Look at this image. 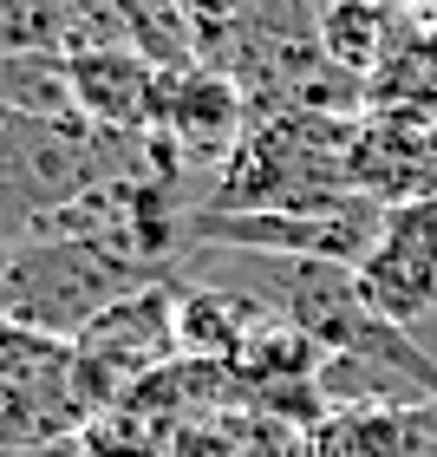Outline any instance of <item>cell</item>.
<instances>
[{"mask_svg": "<svg viewBox=\"0 0 437 457\" xmlns=\"http://www.w3.org/2000/svg\"><path fill=\"white\" fill-rule=\"evenodd\" d=\"M163 275L151 268L111 255L98 242H78V236H27L13 248L7 275H0V314L27 334H46V340H78L86 327L118 307L124 295L151 287Z\"/></svg>", "mask_w": 437, "mask_h": 457, "instance_id": "1", "label": "cell"}, {"mask_svg": "<svg viewBox=\"0 0 437 457\" xmlns=\"http://www.w3.org/2000/svg\"><path fill=\"white\" fill-rule=\"evenodd\" d=\"M78 353V379H86L92 405H111L124 399L131 386H144L151 372L177 366V287L170 281H151L137 295H124L118 307H105L86 334L72 340Z\"/></svg>", "mask_w": 437, "mask_h": 457, "instance_id": "2", "label": "cell"}, {"mask_svg": "<svg viewBox=\"0 0 437 457\" xmlns=\"http://www.w3.org/2000/svg\"><path fill=\"white\" fill-rule=\"evenodd\" d=\"M352 275H359V301L372 307V320L418 334L437 314V196L385 210Z\"/></svg>", "mask_w": 437, "mask_h": 457, "instance_id": "3", "label": "cell"}, {"mask_svg": "<svg viewBox=\"0 0 437 457\" xmlns=\"http://www.w3.org/2000/svg\"><path fill=\"white\" fill-rule=\"evenodd\" d=\"M346 190L379 203V210L437 196L431 124L425 118H399V112H372L346 144Z\"/></svg>", "mask_w": 437, "mask_h": 457, "instance_id": "4", "label": "cell"}, {"mask_svg": "<svg viewBox=\"0 0 437 457\" xmlns=\"http://www.w3.org/2000/svg\"><path fill=\"white\" fill-rule=\"evenodd\" d=\"M66 72H72V105L92 131H105V137L157 131L163 66H151L137 46H86L66 59Z\"/></svg>", "mask_w": 437, "mask_h": 457, "instance_id": "5", "label": "cell"}, {"mask_svg": "<svg viewBox=\"0 0 437 457\" xmlns=\"http://www.w3.org/2000/svg\"><path fill=\"white\" fill-rule=\"evenodd\" d=\"M242 124H248V98L222 66L163 72L157 137H170L177 157H228L242 144Z\"/></svg>", "mask_w": 437, "mask_h": 457, "instance_id": "6", "label": "cell"}, {"mask_svg": "<svg viewBox=\"0 0 437 457\" xmlns=\"http://www.w3.org/2000/svg\"><path fill=\"white\" fill-rule=\"evenodd\" d=\"M0 112L46 118V124L78 118L66 53H0ZM78 124H86V118H78Z\"/></svg>", "mask_w": 437, "mask_h": 457, "instance_id": "7", "label": "cell"}, {"mask_svg": "<svg viewBox=\"0 0 437 457\" xmlns=\"http://www.w3.org/2000/svg\"><path fill=\"white\" fill-rule=\"evenodd\" d=\"M320 59L352 79H372L385 59V13L379 0H326L320 7Z\"/></svg>", "mask_w": 437, "mask_h": 457, "instance_id": "8", "label": "cell"}, {"mask_svg": "<svg viewBox=\"0 0 437 457\" xmlns=\"http://www.w3.org/2000/svg\"><path fill=\"white\" fill-rule=\"evenodd\" d=\"M425 457H437V405L425 411Z\"/></svg>", "mask_w": 437, "mask_h": 457, "instance_id": "9", "label": "cell"}, {"mask_svg": "<svg viewBox=\"0 0 437 457\" xmlns=\"http://www.w3.org/2000/svg\"><path fill=\"white\" fill-rule=\"evenodd\" d=\"M13 248H20V242L7 236V228H0V275H7V262H13Z\"/></svg>", "mask_w": 437, "mask_h": 457, "instance_id": "10", "label": "cell"}, {"mask_svg": "<svg viewBox=\"0 0 437 457\" xmlns=\"http://www.w3.org/2000/svg\"><path fill=\"white\" fill-rule=\"evenodd\" d=\"M411 7H418V13H431V20H437V0H411Z\"/></svg>", "mask_w": 437, "mask_h": 457, "instance_id": "11", "label": "cell"}, {"mask_svg": "<svg viewBox=\"0 0 437 457\" xmlns=\"http://www.w3.org/2000/svg\"><path fill=\"white\" fill-rule=\"evenodd\" d=\"M431 157H437V118H431Z\"/></svg>", "mask_w": 437, "mask_h": 457, "instance_id": "12", "label": "cell"}]
</instances>
